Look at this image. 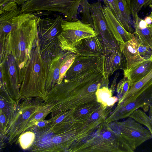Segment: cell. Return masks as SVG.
<instances>
[{
    "label": "cell",
    "mask_w": 152,
    "mask_h": 152,
    "mask_svg": "<svg viewBox=\"0 0 152 152\" xmlns=\"http://www.w3.org/2000/svg\"><path fill=\"white\" fill-rule=\"evenodd\" d=\"M9 46L10 54L20 70L25 67L34 43L38 38L37 17L33 13H21L13 20Z\"/></svg>",
    "instance_id": "6da1fadb"
},
{
    "label": "cell",
    "mask_w": 152,
    "mask_h": 152,
    "mask_svg": "<svg viewBox=\"0 0 152 152\" xmlns=\"http://www.w3.org/2000/svg\"><path fill=\"white\" fill-rule=\"evenodd\" d=\"M48 69V62L41 54L38 38L25 67L20 72V96L22 98L46 96Z\"/></svg>",
    "instance_id": "7a4b0ae2"
},
{
    "label": "cell",
    "mask_w": 152,
    "mask_h": 152,
    "mask_svg": "<svg viewBox=\"0 0 152 152\" xmlns=\"http://www.w3.org/2000/svg\"><path fill=\"white\" fill-rule=\"evenodd\" d=\"M63 19L61 15L54 18L37 17L38 39L42 56L48 62L62 51L58 37L62 31Z\"/></svg>",
    "instance_id": "3957f363"
},
{
    "label": "cell",
    "mask_w": 152,
    "mask_h": 152,
    "mask_svg": "<svg viewBox=\"0 0 152 152\" xmlns=\"http://www.w3.org/2000/svg\"><path fill=\"white\" fill-rule=\"evenodd\" d=\"M85 0H29L21 6L22 13L54 12L63 14L66 20L76 21L78 9Z\"/></svg>",
    "instance_id": "277c9868"
},
{
    "label": "cell",
    "mask_w": 152,
    "mask_h": 152,
    "mask_svg": "<svg viewBox=\"0 0 152 152\" xmlns=\"http://www.w3.org/2000/svg\"><path fill=\"white\" fill-rule=\"evenodd\" d=\"M62 31L59 36L62 51L76 53V48L84 39L97 35L92 26L79 20L69 21L63 19Z\"/></svg>",
    "instance_id": "5b68a950"
},
{
    "label": "cell",
    "mask_w": 152,
    "mask_h": 152,
    "mask_svg": "<svg viewBox=\"0 0 152 152\" xmlns=\"http://www.w3.org/2000/svg\"><path fill=\"white\" fill-rule=\"evenodd\" d=\"M89 8L94 29L102 40L108 54L118 48L120 44L114 37L108 27L101 0L89 4Z\"/></svg>",
    "instance_id": "8992f818"
},
{
    "label": "cell",
    "mask_w": 152,
    "mask_h": 152,
    "mask_svg": "<svg viewBox=\"0 0 152 152\" xmlns=\"http://www.w3.org/2000/svg\"><path fill=\"white\" fill-rule=\"evenodd\" d=\"M0 82L2 88L10 95H19L20 70L15 59L10 54L0 62Z\"/></svg>",
    "instance_id": "52a82bcc"
},
{
    "label": "cell",
    "mask_w": 152,
    "mask_h": 152,
    "mask_svg": "<svg viewBox=\"0 0 152 152\" xmlns=\"http://www.w3.org/2000/svg\"><path fill=\"white\" fill-rule=\"evenodd\" d=\"M105 56L98 54L77 52L64 80L71 79L98 67L104 61Z\"/></svg>",
    "instance_id": "ba28073f"
},
{
    "label": "cell",
    "mask_w": 152,
    "mask_h": 152,
    "mask_svg": "<svg viewBox=\"0 0 152 152\" xmlns=\"http://www.w3.org/2000/svg\"><path fill=\"white\" fill-rule=\"evenodd\" d=\"M22 13L21 7L14 10L0 14V51H7L11 32L13 28V18Z\"/></svg>",
    "instance_id": "9c48e42d"
},
{
    "label": "cell",
    "mask_w": 152,
    "mask_h": 152,
    "mask_svg": "<svg viewBox=\"0 0 152 152\" xmlns=\"http://www.w3.org/2000/svg\"><path fill=\"white\" fill-rule=\"evenodd\" d=\"M103 11L108 27L111 32L118 43L126 42L132 38L133 34L126 31L122 26L110 9L102 5Z\"/></svg>",
    "instance_id": "30bf717a"
},
{
    "label": "cell",
    "mask_w": 152,
    "mask_h": 152,
    "mask_svg": "<svg viewBox=\"0 0 152 152\" xmlns=\"http://www.w3.org/2000/svg\"><path fill=\"white\" fill-rule=\"evenodd\" d=\"M139 42V39L137 36L133 34L131 39L120 45L119 48L126 61V69L125 70H128L145 60L140 56L138 51Z\"/></svg>",
    "instance_id": "8fae6325"
},
{
    "label": "cell",
    "mask_w": 152,
    "mask_h": 152,
    "mask_svg": "<svg viewBox=\"0 0 152 152\" xmlns=\"http://www.w3.org/2000/svg\"><path fill=\"white\" fill-rule=\"evenodd\" d=\"M152 92V69L144 77L132 83L130 88L124 96V105L134 100L142 93Z\"/></svg>",
    "instance_id": "7c38bea8"
},
{
    "label": "cell",
    "mask_w": 152,
    "mask_h": 152,
    "mask_svg": "<svg viewBox=\"0 0 152 152\" xmlns=\"http://www.w3.org/2000/svg\"><path fill=\"white\" fill-rule=\"evenodd\" d=\"M66 52L62 51L48 63L49 69L46 84L47 93L57 85L60 76L61 65Z\"/></svg>",
    "instance_id": "4fadbf2b"
},
{
    "label": "cell",
    "mask_w": 152,
    "mask_h": 152,
    "mask_svg": "<svg viewBox=\"0 0 152 152\" xmlns=\"http://www.w3.org/2000/svg\"><path fill=\"white\" fill-rule=\"evenodd\" d=\"M76 49L77 53L85 52L102 55L107 54L102 40L97 35L83 39Z\"/></svg>",
    "instance_id": "5bb4252c"
},
{
    "label": "cell",
    "mask_w": 152,
    "mask_h": 152,
    "mask_svg": "<svg viewBox=\"0 0 152 152\" xmlns=\"http://www.w3.org/2000/svg\"><path fill=\"white\" fill-rule=\"evenodd\" d=\"M105 62L107 73L109 77L116 71L126 69L125 58L119 47L106 56Z\"/></svg>",
    "instance_id": "9a60e30c"
},
{
    "label": "cell",
    "mask_w": 152,
    "mask_h": 152,
    "mask_svg": "<svg viewBox=\"0 0 152 152\" xmlns=\"http://www.w3.org/2000/svg\"><path fill=\"white\" fill-rule=\"evenodd\" d=\"M152 69V58L145 60L128 70L124 71V75L127 76L132 83L140 80Z\"/></svg>",
    "instance_id": "2e32d148"
},
{
    "label": "cell",
    "mask_w": 152,
    "mask_h": 152,
    "mask_svg": "<svg viewBox=\"0 0 152 152\" xmlns=\"http://www.w3.org/2000/svg\"><path fill=\"white\" fill-rule=\"evenodd\" d=\"M121 18L120 24L127 31L134 34V30L133 20L126 0H116Z\"/></svg>",
    "instance_id": "e0dca14e"
},
{
    "label": "cell",
    "mask_w": 152,
    "mask_h": 152,
    "mask_svg": "<svg viewBox=\"0 0 152 152\" xmlns=\"http://www.w3.org/2000/svg\"><path fill=\"white\" fill-rule=\"evenodd\" d=\"M148 115L145 112L138 109L134 111L129 117L144 126L149 131L152 135V105L150 106Z\"/></svg>",
    "instance_id": "ac0fdd59"
},
{
    "label": "cell",
    "mask_w": 152,
    "mask_h": 152,
    "mask_svg": "<svg viewBox=\"0 0 152 152\" xmlns=\"http://www.w3.org/2000/svg\"><path fill=\"white\" fill-rule=\"evenodd\" d=\"M134 32L140 41L152 49V24L146 28H140L134 24Z\"/></svg>",
    "instance_id": "d6986e66"
},
{
    "label": "cell",
    "mask_w": 152,
    "mask_h": 152,
    "mask_svg": "<svg viewBox=\"0 0 152 152\" xmlns=\"http://www.w3.org/2000/svg\"><path fill=\"white\" fill-rule=\"evenodd\" d=\"M75 56V53L66 52L61 64L59 78L57 85L62 82L67 71L74 61Z\"/></svg>",
    "instance_id": "ffe728a7"
},
{
    "label": "cell",
    "mask_w": 152,
    "mask_h": 152,
    "mask_svg": "<svg viewBox=\"0 0 152 152\" xmlns=\"http://www.w3.org/2000/svg\"><path fill=\"white\" fill-rule=\"evenodd\" d=\"M128 8L135 22L138 13L144 6L145 0H126Z\"/></svg>",
    "instance_id": "44dd1931"
},
{
    "label": "cell",
    "mask_w": 152,
    "mask_h": 152,
    "mask_svg": "<svg viewBox=\"0 0 152 152\" xmlns=\"http://www.w3.org/2000/svg\"><path fill=\"white\" fill-rule=\"evenodd\" d=\"M35 137L34 133L27 132L20 136L19 142L21 147L26 149L30 147L33 142Z\"/></svg>",
    "instance_id": "7402d4cb"
},
{
    "label": "cell",
    "mask_w": 152,
    "mask_h": 152,
    "mask_svg": "<svg viewBox=\"0 0 152 152\" xmlns=\"http://www.w3.org/2000/svg\"><path fill=\"white\" fill-rule=\"evenodd\" d=\"M17 5L14 0H0V14L17 9Z\"/></svg>",
    "instance_id": "603a6c76"
},
{
    "label": "cell",
    "mask_w": 152,
    "mask_h": 152,
    "mask_svg": "<svg viewBox=\"0 0 152 152\" xmlns=\"http://www.w3.org/2000/svg\"><path fill=\"white\" fill-rule=\"evenodd\" d=\"M137 50L140 56L145 60L152 58V49L144 45L139 39Z\"/></svg>",
    "instance_id": "cb8c5ba5"
},
{
    "label": "cell",
    "mask_w": 152,
    "mask_h": 152,
    "mask_svg": "<svg viewBox=\"0 0 152 152\" xmlns=\"http://www.w3.org/2000/svg\"><path fill=\"white\" fill-rule=\"evenodd\" d=\"M104 5L108 7L120 23L121 18L119 13L116 0H102Z\"/></svg>",
    "instance_id": "d4e9b609"
},
{
    "label": "cell",
    "mask_w": 152,
    "mask_h": 152,
    "mask_svg": "<svg viewBox=\"0 0 152 152\" xmlns=\"http://www.w3.org/2000/svg\"><path fill=\"white\" fill-rule=\"evenodd\" d=\"M132 84L130 80L126 76L124 75L118 85V89L121 93L124 94V96L129 90Z\"/></svg>",
    "instance_id": "484cf974"
},
{
    "label": "cell",
    "mask_w": 152,
    "mask_h": 152,
    "mask_svg": "<svg viewBox=\"0 0 152 152\" xmlns=\"http://www.w3.org/2000/svg\"><path fill=\"white\" fill-rule=\"evenodd\" d=\"M97 92L98 96H99L102 100L104 102H107L110 96L109 91L107 88L105 87L98 89Z\"/></svg>",
    "instance_id": "4316f807"
},
{
    "label": "cell",
    "mask_w": 152,
    "mask_h": 152,
    "mask_svg": "<svg viewBox=\"0 0 152 152\" xmlns=\"http://www.w3.org/2000/svg\"><path fill=\"white\" fill-rule=\"evenodd\" d=\"M62 140L61 138L59 136H56L52 139L53 142L55 144H58L60 143Z\"/></svg>",
    "instance_id": "83f0119b"
},
{
    "label": "cell",
    "mask_w": 152,
    "mask_h": 152,
    "mask_svg": "<svg viewBox=\"0 0 152 152\" xmlns=\"http://www.w3.org/2000/svg\"><path fill=\"white\" fill-rule=\"evenodd\" d=\"M144 20L148 25L152 24V18L150 16L145 17Z\"/></svg>",
    "instance_id": "f1b7e54d"
},
{
    "label": "cell",
    "mask_w": 152,
    "mask_h": 152,
    "mask_svg": "<svg viewBox=\"0 0 152 152\" xmlns=\"http://www.w3.org/2000/svg\"><path fill=\"white\" fill-rule=\"evenodd\" d=\"M116 100L117 99L115 98H110L107 101V104L108 105H112L114 103Z\"/></svg>",
    "instance_id": "f546056e"
},
{
    "label": "cell",
    "mask_w": 152,
    "mask_h": 152,
    "mask_svg": "<svg viewBox=\"0 0 152 152\" xmlns=\"http://www.w3.org/2000/svg\"><path fill=\"white\" fill-rule=\"evenodd\" d=\"M30 113L29 111L26 112L23 115V118L24 119H27L30 117Z\"/></svg>",
    "instance_id": "4dcf8cb0"
},
{
    "label": "cell",
    "mask_w": 152,
    "mask_h": 152,
    "mask_svg": "<svg viewBox=\"0 0 152 152\" xmlns=\"http://www.w3.org/2000/svg\"><path fill=\"white\" fill-rule=\"evenodd\" d=\"M29 0H14L18 5H22Z\"/></svg>",
    "instance_id": "1f68e13d"
},
{
    "label": "cell",
    "mask_w": 152,
    "mask_h": 152,
    "mask_svg": "<svg viewBox=\"0 0 152 152\" xmlns=\"http://www.w3.org/2000/svg\"><path fill=\"white\" fill-rule=\"evenodd\" d=\"M43 116V114L42 113H39L36 115L35 117V119L37 120H40Z\"/></svg>",
    "instance_id": "d6a6232c"
},
{
    "label": "cell",
    "mask_w": 152,
    "mask_h": 152,
    "mask_svg": "<svg viewBox=\"0 0 152 152\" xmlns=\"http://www.w3.org/2000/svg\"><path fill=\"white\" fill-rule=\"evenodd\" d=\"M152 4V0H145V3L143 7H146Z\"/></svg>",
    "instance_id": "836d02e7"
},
{
    "label": "cell",
    "mask_w": 152,
    "mask_h": 152,
    "mask_svg": "<svg viewBox=\"0 0 152 152\" xmlns=\"http://www.w3.org/2000/svg\"><path fill=\"white\" fill-rule=\"evenodd\" d=\"M111 136V134L110 132H105L103 135V137L104 138L108 139Z\"/></svg>",
    "instance_id": "e575fe53"
},
{
    "label": "cell",
    "mask_w": 152,
    "mask_h": 152,
    "mask_svg": "<svg viewBox=\"0 0 152 152\" xmlns=\"http://www.w3.org/2000/svg\"><path fill=\"white\" fill-rule=\"evenodd\" d=\"M99 117V114L97 113H95L92 116V118L93 119H97Z\"/></svg>",
    "instance_id": "d590c367"
},
{
    "label": "cell",
    "mask_w": 152,
    "mask_h": 152,
    "mask_svg": "<svg viewBox=\"0 0 152 152\" xmlns=\"http://www.w3.org/2000/svg\"><path fill=\"white\" fill-rule=\"evenodd\" d=\"M88 110L86 109H83L80 111V113L82 114H85L87 113L88 112Z\"/></svg>",
    "instance_id": "8d00e7d4"
},
{
    "label": "cell",
    "mask_w": 152,
    "mask_h": 152,
    "mask_svg": "<svg viewBox=\"0 0 152 152\" xmlns=\"http://www.w3.org/2000/svg\"><path fill=\"white\" fill-rule=\"evenodd\" d=\"M64 118V116L62 115L57 120V122H59L61 121Z\"/></svg>",
    "instance_id": "74e56055"
},
{
    "label": "cell",
    "mask_w": 152,
    "mask_h": 152,
    "mask_svg": "<svg viewBox=\"0 0 152 152\" xmlns=\"http://www.w3.org/2000/svg\"><path fill=\"white\" fill-rule=\"evenodd\" d=\"M149 6L151 8V12L149 16H150L152 18V4L150 5Z\"/></svg>",
    "instance_id": "f35d334b"
}]
</instances>
